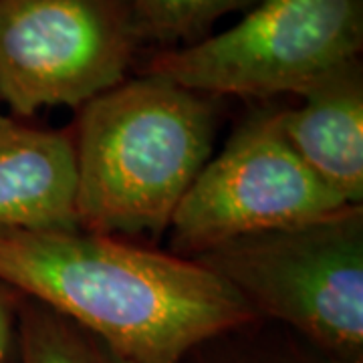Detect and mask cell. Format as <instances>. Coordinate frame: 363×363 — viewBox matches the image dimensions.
<instances>
[{
  "mask_svg": "<svg viewBox=\"0 0 363 363\" xmlns=\"http://www.w3.org/2000/svg\"><path fill=\"white\" fill-rule=\"evenodd\" d=\"M0 285L133 363H182L202 341L259 319L200 262L81 228L0 230Z\"/></svg>",
  "mask_w": 363,
  "mask_h": 363,
  "instance_id": "obj_1",
  "label": "cell"
},
{
  "mask_svg": "<svg viewBox=\"0 0 363 363\" xmlns=\"http://www.w3.org/2000/svg\"><path fill=\"white\" fill-rule=\"evenodd\" d=\"M218 97L152 75L125 79L79 107L77 228L162 234L212 157Z\"/></svg>",
  "mask_w": 363,
  "mask_h": 363,
  "instance_id": "obj_2",
  "label": "cell"
},
{
  "mask_svg": "<svg viewBox=\"0 0 363 363\" xmlns=\"http://www.w3.org/2000/svg\"><path fill=\"white\" fill-rule=\"evenodd\" d=\"M192 260L233 286L259 319L339 363H363V206L234 238Z\"/></svg>",
  "mask_w": 363,
  "mask_h": 363,
  "instance_id": "obj_3",
  "label": "cell"
},
{
  "mask_svg": "<svg viewBox=\"0 0 363 363\" xmlns=\"http://www.w3.org/2000/svg\"><path fill=\"white\" fill-rule=\"evenodd\" d=\"M362 49L363 0H257L218 35L154 52L140 75L218 99L305 95Z\"/></svg>",
  "mask_w": 363,
  "mask_h": 363,
  "instance_id": "obj_4",
  "label": "cell"
},
{
  "mask_svg": "<svg viewBox=\"0 0 363 363\" xmlns=\"http://www.w3.org/2000/svg\"><path fill=\"white\" fill-rule=\"evenodd\" d=\"M351 208L286 142L277 109H257L210 157L169 220V252L194 259L234 238L291 228Z\"/></svg>",
  "mask_w": 363,
  "mask_h": 363,
  "instance_id": "obj_5",
  "label": "cell"
},
{
  "mask_svg": "<svg viewBox=\"0 0 363 363\" xmlns=\"http://www.w3.org/2000/svg\"><path fill=\"white\" fill-rule=\"evenodd\" d=\"M142 43L130 0H0V104L79 109L128 79Z\"/></svg>",
  "mask_w": 363,
  "mask_h": 363,
  "instance_id": "obj_6",
  "label": "cell"
},
{
  "mask_svg": "<svg viewBox=\"0 0 363 363\" xmlns=\"http://www.w3.org/2000/svg\"><path fill=\"white\" fill-rule=\"evenodd\" d=\"M277 109L281 131L298 157L350 206H363V67L355 59Z\"/></svg>",
  "mask_w": 363,
  "mask_h": 363,
  "instance_id": "obj_7",
  "label": "cell"
},
{
  "mask_svg": "<svg viewBox=\"0 0 363 363\" xmlns=\"http://www.w3.org/2000/svg\"><path fill=\"white\" fill-rule=\"evenodd\" d=\"M71 131L0 117V230L77 228Z\"/></svg>",
  "mask_w": 363,
  "mask_h": 363,
  "instance_id": "obj_8",
  "label": "cell"
},
{
  "mask_svg": "<svg viewBox=\"0 0 363 363\" xmlns=\"http://www.w3.org/2000/svg\"><path fill=\"white\" fill-rule=\"evenodd\" d=\"M16 363H133L104 339L33 298L21 295Z\"/></svg>",
  "mask_w": 363,
  "mask_h": 363,
  "instance_id": "obj_9",
  "label": "cell"
},
{
  "mask_svg": "<svg viewBox=\"0 0 363 363\" xmlns=\"http://www.w3.org/2000/svg\"><path fill=\"white\" fill-rule=\"evenodd\" d=\"M182 363H339L283 325L255 319L202 341Z\"/></svg>",
  "mask_w": 363,
  "mask_h": 363,
  "instance_id": "obj_10",
  "label": "cell"
},
{
  "mask_svg": "<svg viewBox=\"0 0 363 363\" xmlns=\"http://www.w3.org/2000/svg\"><path fill=\"white\" fill-rule=\"evenodd\" d=\"M143 40L164 49L186 47L210 35L222 16L245 13L257 0H130Z\"/></svg>",
  "mask_w": 363,
  "mask_h": 363,
  "instance_id": "obj_11",
  "label": "cell"
},
{
  "mask_svg": "<svg viewBox=\"0 0 363 363\" xmlns=\"http://www.w3.org/2000/svg\"><path fill=\"white\" fill-rule=\"evenodd\" d=\"M21 295L0 285V363H16V313Z\"/></svg>",
  "mask_w": 363,
  "mask_h": 363,
  "instance_id": "obj_12",
  "label": "cell"
},
{
  "mask_svg": "<svg viewBox=\"0 0 363 363\" xmlns=\"http://www.w3.org/2000/svg\"><path fill=\"white\" fill-rule=\"evenodd\" d=\"M0 117H2V113H0Z\"/></svg>",
  "mask_w": 363,
  "mask_h": 363,
  "instance_id": "obj_13",
  "label": "cell"
}]
</instances>
